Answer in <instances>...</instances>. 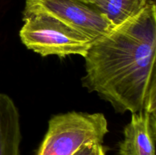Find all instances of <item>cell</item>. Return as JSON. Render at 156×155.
I'll return each instance as SVG.
<instances>
[{"mask_svg":"<svg viewBox=\"0 0 156 155\" xmlns=\"http://www.w3.org/2000/svg\"><path fill=\"white\" fill-rule=\"evenodd\" d=\"M95 155H106V153H105V149L103 145L101 146L100 148H99L98 150L97 151V153H95Z\"/></svg>","mask_w":156,"mask_h":155,"instance_id":"obj_9","label":"cell"},{"mask_svg":"<svg viewBox=\"0 0 156 155\" xmlns=\"http://www.w3.org/2000/svg\"><path fill=\"white\" fill-rule=\"evenodd\" d=\"M109 132L104 114L69 112L53 115L37 155H73L88 144H102Z\"/></svg>","mask_w":156,"mask_h":155,"instance_id":"obj_2","label":"cell"},{"mask_svg":"<svg viewBox=\"0 0 156 155\" xmlns=\"http://www.w3.org/2000/svg\"><path fill=\"white\" fill-rule=\"evenodd\" d=\"M82 86L119 113L156 112L155 2L91 44Z\"/></svg>","mask_w":156,"mask_h":155,"instance_id":"obj_1","label":"cell"},{"mask_svg":"<svg viewBox=\"0 0 156 155\" xmlns=\"http://www.w3.org/2000/svg\"><path fill=\"white\" fill-rule=\"evenodd\" d=\"M103 15L114 27L120 25L155 0H82Z\"/></svg>","mask_w":156,"mask_h":155,"instance_id":"obj_7","label":"cell"},{"mask_svg":"<svg viewBox=\"0 0 156 155\" xmlns=\"http://www.w3.org/2000/svg\"><path fill=\"white\" fill-rule=\"evenodd\" d=\"M156 112L132 113L119 144L120 155H156Z\"/></svg>","mask_w":156,"mask_h":155,"instance_id":"obj_5","label":"cell"},{"mask_svg":"<svg viewBox=\"0 0 156 155\" xmlns=\"http://www.w3.org/2000/svg\"><path fill=\"white\" fill-rule=\"evenodd\" d=\"M37 13L56 18L92 43L114 27L103 15L82 0H26L23 16Z\"/></svg>","mask_w":156,"mask_h":155,"instance_id":"obj_4","label":"cell"},{"mask_svg":"<svg viewBox=\"0 0 156 155\" xmlns=\"http://www.w3.org/2000/svg\"><path fill=\"white\" fill-rule=\"evenodd\" d=\"M19 112L10 97L0 93V155H21Z\"/></svg>","mask_w":156,"mask_h":155,"instance_id":"obj_6","label":"cell"},{"mask_svg":"<svg viewBox=\"0 0 156 155\" xmlns=\"http://www.w3.org/2000/svg\"><path fill=\"white\" fill-rule=\"evenodd\" d=\"M101 145L102 144H98V143L85 144L79 150H78L73 155H95Z\"/></svg>","mask_w":156,"mask_h":155,"instance_id":"obj_8","label":"cell"},{"mask_svg":"<svg viewBox=\"0 0 156 155\" xmlns=\"http://www.w3.org/2000/svg\"><path fill=\"white\" fill-rule=\"evenodd\" d=\"M24 25L19 36L22 43L41 56L51 55L63 58L71 55L85 57L91 40L45 14L23 16Z\"/></svg>","mask_w":156,"mask_h":155,"instance_id":"obj_3","label":"cell"}]
</instances>
